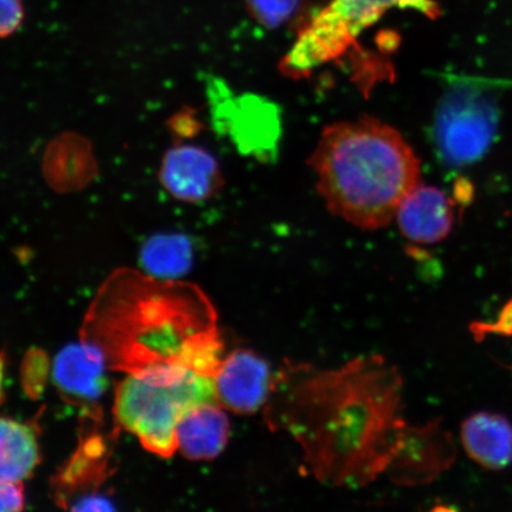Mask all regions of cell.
I'll return each instance as SVG.
<instances>
[{
    "instance_id": "obj_1",
    "label": "cell",
    "mask_w": 512,
    "mask_h": 512,
    "mask_svg": "<svg viewBox=\"0 0 512 512\" xmlns=\"http://www.w3.org/2000/svg\"><path fill=\"white\" fill-rule=\"evenodd\" d=\"M306 380L293 399L304 408L294 406V418L286 419L323 477L371 476L368 453L382 470L376 451L387 459V441L412 443L418 428H406L400 419L398 376L379 361L352 363Z\"/></svg>"
},
{
    "instance_id": "obj_21",
    "label": "cell",
    "mask_w": 512,
    "mask_h": 512,
    "mask_svg": "<svg viewBox=\"0 0 512 512\" xmlns=\"http://www.w3.org/2000/svg\"><path fill=\"white\" fill-rule=\"evenodd\" d=\"M73 510L78 511H107L113 510L114 507L108 499L100 496H85L75 502Z\"/></svg>"
},
{
    "instance_id": "obj_5",
    "label": "cell",
    "mask_w": 512,
    "mask_h": 512,
    "mask_svg": "<svg viewBox=\"0 0 512 512\" xmlns=\"http://www.w3.org/2000/svg\"><path fill=\"white\" fill-rule=\"evenodd\" d=\"M492 96L475 83L453 86L441 100L434 136L445 162L462 166L476 162L488 151L498 126Z\"/></svg>"
},
{
    "instance_id": "obj_16",
    "label": "cell",
    "mask_w": 512,
    "mask_h": 512,
    "mask_svg": "<svg viewBox=\"0 0 512 512\" xmlns=\"http://www.w3.org/2000/svg\"><path fill=\"white\" fill-rule=\"evenodd\" d=\"M24 18L23 0H0V40L14 35Z\"/></svg>"
},
{
    "instance_id": "obj_13",
    "label": "cell",
    "mask_w": 512,
    "mask_h": 512,
    "mask_svg": "<svg viewBox=\"0 0 512 512\" xmlns=\"http://www.w3.org/2000/svg\"><path fill=\"white\" fill-rule=\"evenodd\" d=\"M40 463V447L32 428L0 418V482L22 483Z\"/></svg>"
},
{
    "instance_id": "obj_8",
    "label": "cell",
    "mask_w": 512,
    "mask_h": 512,
    "mask_svg": "<svg viewBox=\"0 0 512 512\" xmlns=\"http://www.w3.org/2000/svg\"><path fill=\"white\" fill-rule=\"evenodd\" d=\"M107 363L105 352L88 339L69 344L55 358L56 387L68 400L94 403L107 387Z\"/></svg>"
},
{
    "instance_id": "obj_6",
    "label": "cell",
    "mask_w": 512,
    "mask_h": 512,
    "mask_svg": "<svg viewBox=\"0 0 512 512\" xmlns=\"http://www.w3.org/2000/svg\"><path fill=\"white\" fill-rule=\"evenodd\" d=\"M216 402L234 413L252 414L265 406L273 390L270 368L249 350H235L214 375Z\"/></svg>"
},
{
    "instance_id": "obj_17",
    "label": "cell",
    "mask_w": 512,
    "mask_h": 512,
    "mask_svg": "<svg viewBox=\"0 0 512 512\" xmlns=\"http://www.w3.org/2000/svg\"><path fill=\"white\" fill-rule=\"evenodd\" d=\"M25 499L21 483L0 482V512L21 511Z\"/></svg>"
},
{
    "instance_id": "obj_18",
    "label": "cell",
    "mask_w": 512,
    "mask_h": 512,
    "mask_svg": "<svg viewBox=\"0 0 512 512\" xmlns=\"http://www.w3.org/2000/svg\"><path fill=\"white\" fill-rule=\"evenodd\" d=\"M473 334L475 336H482L484 334H501V335H512V300L510 303L504 306V309L501 312V316L497 319V322L494 325L486 324L473 325Z\"/></svg>"
},
{
    "instance_id": "obj_7",
    "label": "cell",
    "mask_w": 512,
    "mask_h": 512,
    "mask_svg": "<svg viewBox=\"0 0 512 512\" xmlns=\"http://www.w3.org/2000/svg\"><path fill=\"white\" fill-rule=\"evenodd\" d=\"M158 177L175 200L187 203L210 200L224 183L217 160L194 145H175L166 151Z\"/></svg>"
},
{
    "instance_id": "obj_19",
    "label": "cell",
    "mask_w": 512,
    "mask_h": 512,
    "mask_svg": "<svg viewBox=\"0 0 512 512\" xmlns=\"http://www.w3.org/2000/svg\"><path fill=\"white\" fill-rule=\"evenodd\" d=\"M170 131L179 138H190L200 131V124L191 111L179 112L169 121Z\"/></svg>"
},
{
    "instance_id": "obj_15",
    "label": "cell",
    "mask_w": 512,
    "mask_h": 512,
    "mask_svg": "<svg viewBox=\"0 0 512 512\" xmlns=\"http://www.w3.org/2000/svg\"><path fill=\"white\" fill-rule=\"evenodd\" d=\"M300 0H246L247 10L256 22L278 28L296 12Z\"/></svg>"
},
{
    "instance_id": "obj_14",
    "label": "cell",
    "mask_w": 512,
    "mask_h": 512,
    "mask_svg": "<svg viewBox=\"0 0 512 512\" xmlns=\"http://www.w3.org/2000/svg\"><path fill=\"white\" fill-rule=\"evenodd\" d=\"M194 260L187 236L162 234L144 243L140 262L145 272L159 280H176L190 271Z\"/></svg>"
},
{
    "instance_id": "obj_9",
    "label": "cell",
    "mask_w": 512,
    "mask_h": 512,
    "mask_svg": "<svg viewBox=\"0 0 512 512\" xmlns=\"http://www.w3.org/2000/svg\"><path fill=\"white\" fill-rule=\"evenodd\" d=\"M42 174L57 194L87 188L99 175L91 140L75 132H63L50 140L44 150Z\"/></svg>"
},
{
    "instance_id": "obj_4",
    "label": "cell",
    "mask_w": 512,
    "mask_h": 512,
    "mask_svg": "<svg viewBox=\"0 0 512 512\" xmlns=\"http://www.w3.org/2000/svg\"><path fill=\"white\" fill-rule=\"evenodd\" d=\"M216 402L214 376L169 364L128 374L115 392L118 424L160 457L177 448V427L183 416L203 403Z\"/></svg>"
},
{
    "instance_id": "obj_12",
    "label": "cell",
    "mask_w": 512,
    "mask_h": 512,
    "mask_svg": "<svg viewBox=\"0 0 512 512\" xmlns=\"http://www.w3.org/2000/svg\"><path fill=\"white\" fill-rule=\"evenodd\" d=\"M217 402L203 403L185 414L177 427V448L192 460L220 456L229 439L230 424Z\"/></svg>"
},
{
    "instance_id": "obj_3",
    "label": "cell",
    "mask_w": 512,
    "mask_h": 512,
    "mask_svg": "<svg viewBox=\"0 0 512 512\" xmlns=\"http://www.w3.org/2000/svg\"><path fill=\"white\" fill-rule=\"evenodd\" d=\"M311 163L332 213L364 229L386 227L420 183V163L411 146L373 118L326 127Z\"/></svg>"
},
{
    "instance_id": "obj_2",
    "label": "cell",
    "mask_w": 512,
    "mask_h": 512,
    "mask_svg": "<svg viewBox=\"0 0 512 512\" xmlns=\"http://www.w3.org/2000/svg\"><path fill=\"white\" fill-rule=\"evenodd\" d=\"M101 294L88 323L105 326L96 345L114 338L102 348L108 362L128 374L182 364L215 375L222 360L215 312L198 288L120 270Z\"/></svg>"
},
{
    "instance_id": "obj_22",
    "label": "cell",
    "mask_w": 512,
    "mask_h": 512,
    "mask_svg": "<svg viewBox=\"0 0 512 512\" xmlns=\"http://www.w3.org/2000/svg\"><path fill=\"white\" fill-rule=\"evenodd\" d=\"M4 376H5V360L3 355H0V401L4 396Z\"/></svg>"
},
{
    "instance_id": "obj_11",
    "label": "cell",
    "mask_w": 512,
    "mask_h": 512,
    "mask_svg": "<svg viewBox=\"0 0 512 512\" xmlns=\"http://www.w3.org/2000/svg\"><path fill=\"white\" fill-rule=\"evenodd\" d=\"M460 439L467 456L486 470H503L512 462V425L501 414L470 415L460 428Z\"/></svg>"
},
{
    "instance_id": "obj_20",
    "label": "cell",
    "mask_w": 512,
    "mask_h": 512,
    "mask_svg": "<svg viewBox=\"0 0 512 512\" xmlns=\"http://www.w3.org/2000/svg\"><path fill=\"white\" fill-rule=\"evenodd\" d=\"M394 3L395 8L418 11L430 19H437L441 15L440 6L435 0H394Z\"/></svg>"
},
{
    "instance_id": "obj_10",
    "label": "cell",
    "mask_w": 512,
    "mask_h": 512,
    "mask_svg": "<svg viewBox=\"0 0 512 512\" xmlns=\"http://www.w3.org/2000/svg\"><path fill=\"white\" fill-rule=\"evenodd\" d=\"M395 216L407 239L431 245L451 233L454 207L444 191L419 183L403 198Z\"/></svg>"
}]
</instances>
